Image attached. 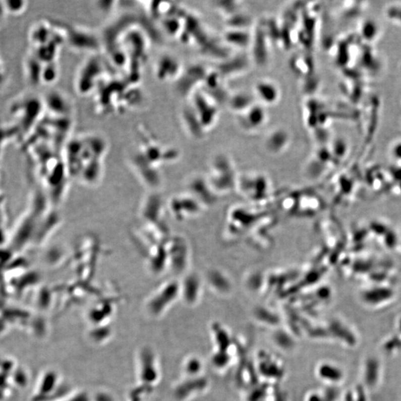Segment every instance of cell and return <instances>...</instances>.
<instances>
[{"mask_svg":"<svg viewBox=\"0 0 401 401\" xmlns=\"http://www.w3.org/2000/svg\"><path fill=\"white\" fill-rule=\"evenodd\" d=\"M5 12L12 15H20L26 10L28 3L26 1H5L3 3Z\"/></svg>","mask_w":401,"mask_h":401,"instance_id":"6da1fadb","label":"cell"}]
</instances>
